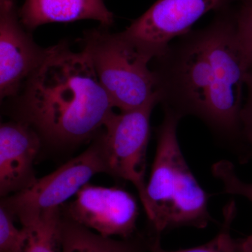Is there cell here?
<instances>
[{"label": "cell", "instance_id": "cell-14", "mask_svg": "<svg viewBox=\"0 0 252 252\" xmlns=\"http://www.w3.org/2000/svg\"><path fill=\"white\" fill-rule=\"evenodd\" d=\"M61 207L41 213L22 227L28 234L25 252H61Z\"/></svg>", "mask_w": 252, "mask_h": 252}, {"label": "cell", "instance_id": "cell-6", "mask_svg": "<svg viewBox=\"0 0 252 252\" xmlns=\"http://www.w3.org/2000/svg\"><path fill=\"white\" fill-rule=\"evenodd\" d=\"M159 103L158 94L138 108L119 114L113 112L104 124V133L97 138L107 174L134 185L144 212L147 209L146 160L151 115Z\"/></svg>", "mask_w": 252, "mask_h": 252}, {"label": "cell", "instance_id": "cell-4", "mask_svg": "<svg viewBox=\"0 0 252 252\" xmlns=\"http://www.w3.org/2000/svg\"><path fill=\"white\" fill-rule=\"evenodd\" d=\"M79 39L114 107L121 112L138 108L157 96V79L149 64L152 55L122 32L100 26Z\"/></svg>", "mask_w": 252, "mask_h": 252}, {"label": "cell", "instance_id": "cell-12", "mask_svg": "<svg viewBox=\"0 0 252 252\" xmlns=\"http://www.w3.org/2000/svg\"><path fill=\"white\" fill-rule=\"evenodd\" d=\"M18 16L31 32L46 23L94 20L109 28L114 23V15L104 0H26Z\"/></svg>", "mask_w": 252, "mask_h": 252}, {"label": "cell", "instance_id": "cell-3", "mask_svg": "<svg viewBox=\"0 0 252 252\" xmlns=\"http://www.w3.org/2000/svg\"><path fill=\"white\" fill-rule=\"evenodd\" d=\"M206 26L213 79L201 121L225 144L243 142L241 116L248 63L239 42L234 23L226 11Z\"/></svg>", "mask_w": 252, "mask_h": 252}, {"label": "cell", "instance_id": "cell-9", "mask_svg": "<svg viewBox=\"0 0 252 252\" xmlns=\"http://www.w3.org/2000/svg\"><path fill=\"white\" fill-rule=\"evenodd\" d=\"M224 1L157 0L123 33L154 59L174 39L189 32L203 15L216 11Z\"/></svg>", "mask_w": 252, "mask_h": 252}, {"label": "cell", "instance_id": "cell-7", "mask_svg": "<svg viewBox=\"0 0 252 252\" xmlns=\"http://www.w3.org/2000/svg\"><path fill=\"white\" fill-rule=\"evenodd\" d=\"M107 173L98 139L83 153L22 191L3 198L1 205L24 225L43 212L62 207L94 176Z\"/></svg>", "mask_w": 252, "mask_h": 252}, {"label": "cell", "instance_id": "cell-19", "mask_svg": "<svg viewBox=\"0 0 252 252\" xmlns=\"http://www.w3.org/2000/svg\"><path fill=\"white\" fill-rule=\"evenodd\" d=\"M245 86L248 89L246 102L242 109L241 125L243 142L252 151V67H248L245 77Z\"/></svg>", "mask_w": 252, "mask_h": 252}, {"label": "cell", "instance_id": "cell-15", "mask_svg": "<svg viewBox=\"0 0 252 252\" xmlns=\"http://www.w3.org/2000/svg\"><path fill=\"white\" fill-rule=\"evenodd\" d=\"M237 208L234 200L227 204L223 210V223L220 231L208 243L194 248L167 251L161 248L158 239L150 245L149 252H237L235 240L230 235V228L236 216Z\"/></svg>", "mask_w": 252, "mask_h": 252}, {"label": "cell", "instance_id": "cell-2", "mask_svg": "<svg viewBox=\"0 0 252 252\" xmlns=\"http://www.w3.org/2000/svg\"><path fill=\"white\" fill-rule=\"evenodd\" d=\"M181 119L164 110L157 130V146L148 183L145 213L158 235L180 227L206 228L213 220L210 195L190 170L177 136Z\"/></svg>", "mask_w": 252, "mask_h": 252}, {"label": "cell", "instance_id": "cell-16", "mask_svg": "<svg viewBox=\"0 0 252 252\" xmlns=\"http://www.w3.org/2000/svg\"><path fill=\"white\" fill-rule=\"evenodd\" d=\"M220 7L231 17L248 67H252V0H225Z\"/></svg>", "mask_w": 252, "mask_h": 252}, {"label": "cell", "instance_id": "cell-20", "mask_svg": "<svg viewBox=\"0 0 252 252\" xmlns=\"http://www.w3.org/2000/svg\"><path fill=\"white\" fill-rule=\"evenodd\" d=\"M237 252H252V233L246 238L235 240Z\"/></svg>", "mask_w": 252, "mask_h": 252}, {"label": "cell", "instance_id": "cell-1", "mask_svg": "<svg viewBox=\"0 0 252 252\" xmlns=\"http://www.w3.org/2000/svg\"><path fill=\"white\" fill-rule=\"evenodd\" d=\"M13 101L14 120L27 124L43 144L72 147L92 138L114 112L85 51L65 41L49 53Z\"/></svg>", "mask_w": 252, "mask_h": 252}, {"label": "cell", "instance_id": "cell-10", "mask_svg": "<svg viewBox=\"0 0 252 252\" xmlns=\"http://www.w3.org/2000/svg\"><path fill=\"white\" fill-rule=\"evenodd\" d=\"M49 47L36 44L20 21L14 0H0V97L13 99L44 61Z\"/></svg>", "mask_w": 252, "mask_h": 252}, {"label": "cell", "instance_id": "cell-18", "mask_svg": "<svg viewBox=\"0 0 252 252\" xmlns=\"http://www.w3.org/2000/svg\"><path fill=\"white\" fill-rule=\"evenodd\" d=\"M14 217L0 206V252H25L28 234L23 227L14 224Z\"/></svg>", "mask_w": 252, "mask_h": 252}, {"label": "cell", "instance_id": "cell-11", "mask_svg": "<svg viewBox=\"0 0 252 252\" xmlns=\"http://www.w3.org/2000/svg\"><path fill=\"white\" fill-rule=\"evenodd\" d=\"M31 126L14 121L0 126V195L22 191L37 180L34 162L42 146Z\"/></svg>", "mask_w": 252, "mask_h": 252}, {"label": "cell", "instance_id": "cell-8", "mask_svg": "<svg viewBox=\"0 0 252 252\" xmlns=\"http://www.w3.org/2000/svg\"><path fill=\"white\" fill-rule=\"evenodd\" d=\"M61 209L64 216L102 236L122 239L134 236L140 214L137 200L129 192L89 183Z\"/></svg>", "mask_w": 252, "mask_h": 252}, {"label": "cell", "instance_id": "cell-17", "mask_svg": "<svg viewBox=\"0 0 252 252\" xmlns=\"http://www.w3.org/2000/svg\"><path fill=\"white\" fill-rule=\"evenodd\" d=\"M212 172L223 186V193L245 197L252 203V184L244 182L239 178L231 162L222 160L215 162L212 165Z\"/></svg>", "mask_w": 252, "mask_h": 252}, {"label": "cell", "instance_id": "cell-13", "mask_svg": "<svg viewBox=\"0 0 252 252\" xmlns=\"http://www.w3.org/2000/svg\"><path fill=\"white\" fill-rule=\"evenodd\" d=\"M149 248L140 238L116 240L102 236L63 214L61 252H149Z\"/></svg>", "mask_w": 252, "mask_h": 252}, {"label": "cell", "instance_id": "cell-5", "mask_svg": "<svg viewBox=\"0 0 252 252\" xmlns=\"http://www.w3.org/2000/svg\"><path fill=\"white\" fill-rule=\"evenodd\" d=\"M153 61L163 110L201 120L213 79L206 28L180 36Z\"/></svg>", "mask_w": 252, "mask_h": 252}]
</instances>
